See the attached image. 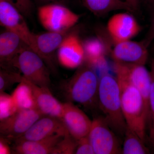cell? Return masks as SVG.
Wrapping results in <instances>:
<instances>
[{
    "label": "cell",
    "instance_id": "1",
    "mask_svg": "<svg viewBox=\"0 0 154 154\" xmlns=\"http://www.w3.org/2000/svg\"><path fill=\"white\" fill-rule=\"evenodd\" d=\"M99 80L94 69L85 62L62 88L68 102L91 109L98 106Z\"/></svg>",
    "mask_w": 154,
    "mask_h": 154
},
{
    "label": "cell",
    "instance_id": "2",
    "mask_svg": "<svg viewBox=\"0 0 154 154\" xmlns=\"http://www.w3.org/2000/svg\"><path fill=\"white\" fill-rule=\"evenodd\" d=\"M98 107L108 125L118 136L124 137L127 128L122 108L120 91L116 78L108 74L99 80Z\"/></svg>",
    "mask_w": 154,
    "mask_h": 154
},
{
    "label": "cell",
    "instance_id": "3",
    "mask_svg": "<svg viewBox=\"0 0 154 154\" xmlns=\"http://www.w3.org/2000/svg\"><path fill=\"white\" fill-rule=\"evenodd\" d=\"M122 108L128 128L145 142L149 112L138 90L123 76L116 74Z\"/></svg>",
    "mask_w": 154,
    "mask_h": 154
},
{
    "label": "cell",
    "instance_id": "4",
    "mask_svg": "<svg viewBox=\"0 0 154 154\" xmlns=\"http://www.w3.org/2000/svg\"><path fill=\"white\" fill-rule=\"evenodd\" d=\"M45 63L36 53L27 48L14 59L13 66L19 69L25 79L39 87L49 88V69Z\"/></svg>",
    "mask_w": 154,
    "mask_h": 154
},
{
    "label": "cell",
    "instance_id": "5",
    "mask_svg": "<svg viewBox=\"0 0 154 154\" xmlns=\"http://www.w3.org/2000/svg\"><path fill=\"white\" fill-rule=\"evenodd\" d=\"M37 14L39 22L48 31L60 32L70 30L80 18L79 15L60 4L39 6Z\"/></svg>",
    "mask_w": 154,
    "mask_h": 154
},
{
    "label": "cell",
    "instance_id": "6",
    "mask_svg": "<svg viewBox=\"0 0 154 154\" xmlns=\"http://www.w3.org/2000/svg\"><path fill=\"white\" fill-rule=\"evenodd\" d=\"M95 154H122L118 136L102 116L92 120L88 134Z\"/></svg>",
    "mask_w": 154,
    "mask_h": 154
},
{
    "label": "cell",
    "instance_id": "7",
    "mask_svg": "<svg viewBox=\"0 0 154 154\" xmlns=\"http://www.w3.org/2000/svg\"><path fill=\"white\" fill-rule=\"evenodd\" d=\"M44 116L37 109H19L10 117L0 121L1 136L9 140H16Z\"/></svg>",
    "mask_w": 154,
    "mask_h": 154
},
{
    "label": "cell",
    "instance_id": "8",
    "mask_svg": "<svg viewBox=\"0 0 154 154\" xmlns=\"http://www.w3.org/2000/svg\"><path fill=\"white\" fill-rule=\"evenodd\" d=\"M24 17L11 3L0 0L1 25L17 34L34 51L35 34L30 31Z\"/></svg>",
    "mask_w": 154,
    "mask_h": 154
},
{
    "label": "cell",
    "instance_id": "9",
    "mask_svg": "<svg viewBox=\"0 0 154 154\" xmlns=\"http://www.w3.org/2000/svg\"><path fill=\"white\" fill-rule=\"evenodd\" d=\"M147 46L143 40L115 42L111 51L116 64L124 66L145 65L148 58Z\"/></svg>",
    "mask_w": 154,
    "mask_h": 154
},
{
    "label": "cell",
    "instance_id": "10",
    "mask_svg": "<svg viewBox=\"0 0 154 154\" xmlns=\"http://www.w3.org/2000/svg\"><path fill=\"white\" fill-rule=\"evenodd\" d=\"M61 119L69 134L77 140L89 134L92 120L72 102L63 103Z\"/></svg>",
    "mask_w": 154,
    "mask_h": 154
},
{
    "label": "cell",
    "instance_id": "11",
    "mask_svg": "<svg viewBox=\"0 0 154 154\" xmlns=\"http://www.w3.org/2000/svg\"><path fill=\"white\" fill-rule=\"evenodd\" d=\"M85 58L82 42L76 33L72 32L57 49L59 63L66 68H78L85 63Z\"/></svg>",
    "mask_w": 154,
    "mask_h": 154
},
{
    "label": "cell",
    "instance_id": "12",
    "mask_svg": "<svg viewBox=\"0 0 154 154\" xmlns=\"http://www.w3.org/2000/svg\"><path fill=\"white\" fill-rule=\"evenodd\" d=\"M107 28L115 42L130 40L140 30L136 19L127 13H118L112 16L107 22Z\"/></svg>",
    "mask_w": 154,
    "mask_h": 154
},
{
    "label": "cell",
    "instance_id": "13",
    "mask_svg": "<svg viewBox=\"0 0 154 154\" xmlns=\"http://www.w3.org/2000/svg\"><path fill=\"white\" fill-rule=\"evenodd\" d=\"M71 32V29L60 32L48 31L35 34L34 51L42 58L49 69L50 68L52 71L54 67L52 62L54 54Z\"/></svg>",
    "mask_w": 154,
    "mask_h": 154
},
{
    "label": "cell",
    "instance_id": "14",
    "mask_svg": "<svg viewBox=\"0 0 154 154\" xmlns=\"http://www.w3.org/2000/svg\"><path fill=\"white\" fill-rule=\"evenodd\" d=\"M116 74L123 76L138 90L149 112L151 78L145 65L124 66L115 63Z\"/></svg>",
    "mask_w": 154,
    "mask_h": 154
},
{
    "label": "cell",
    "instance_id": "15",
    "mask_svg": "<svg viewBox=\"0 0 154 154\" xmlns=\"http://www.w3.org/2000/svg\"><path fill=\"white\" fill-rule=\"evenodd\" d=\"M57 134L65 136L69 134L61 119L44 116L37 120L25 134L17 139L38 140Z\"/></svg>",
    "mask_w": 154,
    "mask_h": 154
},
{
    "label": "cell",
    "instance_id": "16",
    "mask_svg": "<svg viewBox=\"0 0 154 154\" xmlns=\"http://www.w3.org/2000/svg\"><path fill=\"white\" fill-rule=\"evenodd\" d=\"M27 48H30L17 34L6 29L0 35L1 67L11 70L14 59Z\"/></svg>",
    "mask_w": 154,
    "mask_h": 154
},
{
    "label": "cell",
    "instance_id": "17",
    "mask_svg": "<svg viewBox=\"0 0 154 154\" xmlns=\"http://www.w3.org/2000/svg\"><path fill=\"white\" fill-rule=\"evenodd\" d=\"M27 81L32 89L36 109L44 116L61 119L63 103H61L53 96L49 88L39 87Z\"/></svg>",
    "mask_w": 154,
    "mask_h": 154
},
{
    "label": "cell",
    "instance_id": "18",
    "mask_svg": "<svg viewBox=\"0 0 154 154\" xmlns=\"http://www.w3.org/2000/svg\"><path fill=\"white\" fill-rule=\"evenodd\" d=\"M64 136L57 134L38 140H16L13 150L14 153L18 154H51L56 145Z\"/></svg>",
    "mask_w": 154,
    "mask_h": 154
},
{
    "label": "cell",
    "instance_id": "19",
    "mask_svg": "<svg viewBox=\"0 0 154 154\" xmlns=\"http://www.w3.org/2000/svg\"><path fill=\"white\" fill-rule=\"evenodd\" d=\"M91 12L97 17H102L113 11L124 10L133 12L129 5L122 0H82Z\"/></svg>",
    "mask_w": 154,
    "mask_h": 154
},
{
    "label": "cell",
    "instance_id": "20",
    "mask_svg": "<svg viewBox=\"0 0 154 154\" xmlns=\"http://www.w3.org/2000/svg\"><path fill=\"white\" fill-rule=\"evenodd\" d=\"M85 52V61L92 68L101 66L105 62L106 50L101 38H89L82 42Z\"/></svg>",
    "mask_w": 154,
    "mask_h": 154
},
{
    "label": "cell",
    "instance_id": "21",
    "mask_svg": "<svg viewBox=\"0 0 154 154\" xmlns=\"http://www.w3.org/2000/svg\"><path fill=\"white\" fill-rule=\"evenodd\" d=\"M11 96L18 109H36L32 89L25 78Z\"/></svg>",
    "mask_w": 154,
    "mask_h": 154
},
{
    "label": "cell",
    "instance_id": "22",
    "mask_svg": "<svg viewBox=\"0 0 154 154\" xmlns=\"http://www.w3.org/2000/svg\"><path fill=\"white\" fill-rule=\"evenodd\" d=\"M145 143L136 133L128 127L125 134L122 154H149V149L146 146Z\"/></svg>",
    "mask_w": 154,
    "mask_h": 154
},
{
    "label": "cell",
    "instance_id": "23",
    "mask_svg": "<svg viewBox=\"0 0 154 154\" xmlns=\"http://www.w3.org/2000/svg\"><path fill=\"white\" fill-rule=\"evenodd\" d=\"M23 78V75L12 70L1 69L0 71V93L8 91L15 84L21 83Z\"/></svg>",
    "mask_w": 154,
    "mask_h": 154
},
{
    "label": "cell",
    "instance_id": "24",
    "mask_svg": "<svg viewBox=\"0 0 154 154\" xmlns=\"http://www.w3.org/2000/svg\"><path fill=\"white\" fill-rule=\"evenodd\" d=\"M151 85L149 102V140L152 146L154 145V59L152 60L150 71Z\"/></svg>",
    "mask_w": 154,
    "mask_h": 154
},
{
    "label": "cell",
    "instance_id": "25",
    "mask_svg": "<svg viewBox=\"0 0 154 154\" xmlns=\"http://www.w3.org/2000/svg\"><path fill=\"white\" fill-rule=\"evenodd\" d=\"M78 140L70 134L64 136L54 146L51 154L75 153Z\"/></svg>",
    "mask_w": 154,
    "mask_h": 154
},
{
    "label": "cell",
    "instance_id": "26",
    "mask_svg": "<svg viewBox=\"0 0 154 154\" xmlns=\"http://www.w3.org/2000/svg\"><path fill=\"white\" fill-rule=\"evenodd\" d=\"M19 110L11 95L0 93V121L10 117Z\"/></svg>",
    "mask_w": 154,
    "mask_h": 154
},
{
    "label": "cell",
    "instance_id": "27",
    "mask_svg": "<svg viewBox=\"0 0 154 154\" xmlns=\"http://www.w3.org/2000/svg\"><path fill=\"white\" fill-rule=\"evenodd\" d=\"M15 7L25 17L32 14L33 5L32 0H6Z\"/></svg>",
    "mask_w": 154,
    "mask_h": 154
},
{
    "label": "cell",
    "instance_id": "28",
    "mask_svg": "<svg viewBox=\"0 0 154 154\" xmlns=\"http://www.w3.org/2000/svg\"><path fill=\"white\" fill-rule=\"evenodd\" d=\"M75 154H95L88 135L78 140Z\"/></svg>",
    "mask_w": 154,
    "mask_h": 154
},
{
    "label": "cell",
    "instance_id": "29",
    "mask_svg": "<svg viewBox=\"0 0 154 154\" xmlns=\"http://www.w3.org/2000/svg\"><path fill=\"white\" fill-rule=\"evenodd\" d=\"M154 40V14L153 16L149 28L145 38L143 39V41L145 43L146 46L149 47L152 42Z\"/></svg>",
    "mask_w": 154,
    "mask_h": 154
},
{
    "label": "cell",
    "instance_id": "30",
    "mask_svg": "<svg viewBox=\"0 0 154 154\" xmlns=\"http://www.w3.org/2000/svg\"><path fill=\"white\" fill-rule=\"evenodd\" d=\"M9 140L1 136L0 139V154H10L11 153V149L9 146Z\"/></svg>",
    "mask_w": 154,
    "mask_h": 154
},
{
    "label": "cell",
    "instance_id": "31",
    "mask_svg": "<svg viewBox=\"0 0 154 154\" xmlns=\"http://www.w3.org/2000/svg\"><path fill=\"white\" fill-rule=\"evenodd\" d=\"M35 2L39 6L45 5L49 4H57L64 5L68 0H34Z\"/></svg>",
    "mask_w": 154,
    "mask_h": 154
},
{
    "label": "cell",
    "instance_id": "32",
    "mask_svg": "<svg viewBox=\"0 0 154 154\" xmlns=\"http://www.w3.org/2000/svg\"><path fill=\"white\" fill-rule=\"evenodd\" d=\"M132 9L133 12L138 10L140 0H125Z\"/></svg>",
    "mask_w": 154,
    "mask_h": 154
},
{
    "label": "cell",
    "instance_id": "33",
    "mask_svg": "<svg viewBox=\"0 0 154 154\" xmlns=\"http://www.w3.org/2000/svg\"><path fill=\"white\" fill-rule=\"evenodd\" d=\"M142 1L146 5L148 6L154 11V0H142Z\"/></svg>",
    "mask_w": 154,
    "mask_h": 154
},
{
    "label": "cell",
    "instance_id": "34",
    "mask_svg": "<svg viewBox=\"0 0 154 154\" xmlns=\"http://www.w3.org/2000/svg\"><path fill=\"white\" fill-rule=\"evenodd\" d=\"M152 147L153 148L154 150V145L153 146H152Z\"/></svg>",
    "mask_w": 154,
    "mask_h": 154
}]
</instances>
